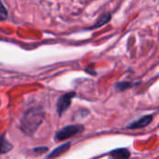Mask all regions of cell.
Segmentation results:
<instances>
[{"instance_id":"7","label":"cell","mask_w":159,"mask_h":159,"mask_svg":"<svg viewBox=\"0 0 159 159\" xmlns=\"http://www.w3.org/2000/svg\"><path fill=\"white\" fill-rule=\"evenodd\" d=\"M13 149V145L7 140L6 134L3 133L0 136V155H5Z\"/></svg>"},{"instance_id":"8","label":"cell","mask_w":159,"mask_h":159,"mask_svg":"<svg viewBox=\"0 0 159 159\" xmlns=\"http://www.w3.org/2000/svg\"><path fill=\"white\" fill-rule=\"evenodd\" d=\"M110 20H111V14H110V13H105V14H103V15L97 20V22L95 23V25H93V26H91L90 28H89V30H94V29L100 28V27L105 25L106 23H108Z\"/></svg>"},{"instance_id":"2","label":"cell","mask_w":159,"mask_h":159,"mask_svg":"<svg viewBox=\"0 0 159 159\" xmlns=\"http://www.w3.org/2000/svg\"><path fill=\"white\" fill-rule=\"evenodd\" d=\"M83 129H84V127L82 125H69V126H66V127L62 128L61 129H60L55 134V140L58 141V142L67 140V139L78 134L79 132H81L83 130Z\"/></svg>"},{"instance_id":"6","label":"cell","mask_w":159,"mask_h":159,"mask_svg":"<svg viewBox=\"0 0 159 159\" xmlns=\"http://www.w3.org/2000/svg\"><path fill=\"white\" fill-rule=\"evenodd\" d=\"M130 153L126 148H118L109 154V159H129Z\"/></svg>"},{"instance_id":"5","label":"cell","mask_w":159,"mask_h":159,"mask_svg":"<svg viewBox=\"0 0 159 159\" xmlns=\"http://www.w3.org/2000/svg\"><path fill=\"white\" fill-rule=\"evenodd\" d=\"M71 147V143L70 142H67L63 144H61L60 146L56 147L54 150H52V152H50L48 156H47V158L48 159H53L63 155L65 152H67Z\"/></svg>"},{"instance_id":"10","label":"cell","mask_w":159,"mask_h":159,"mask_svg":"<svg viewBox=\"0 0 159 159\" xmlns=\"http://www.w3.org/2000/svg\"><path fill=\"white\" fill-rule=\"evenodd\" d=\"M7 17V11L6 7H4L2 1L0 0V21L6 20Z\"/></svg>"},{"instance_id":"12","label":"cell","mask_w":159,"mask_h":159,"mask_svg":"<svg viewBox=\"0 0 159 159\" xmlns=\"http://www.w3.org/2000/svg\"><path fill=\"white\" fill-rule=\"evenodd\" d=\"M0 105H1V101H0Z\"/></svg>"},{"instance_id":"4","label":"cell","mask_w":159,"mask_h":159,"mask_svg":"<svg viewBox=\"0 0 159 159\" xmlns=\"http://www.w3.org/2000/svg\"><path fill=\"white\" fill-rule=\"evenodd\" d=\"M153 120V116L152 115H147L144 116H142L141 118L133 121L131 124L127 126V129H142V128H145L147 127Z\"/></svg>"},{"instance_id":"3","label":"cell","mask_w":159,"mask_h":159,"mask_svg":"<svg viewBox=\"0 0 159 159\" xmlns=\"http://www.w3.org/2000/svg\"><path fill=\"white\" fill-rule=\"evenodd\" d=\"M75 96V92H68L63 95H61L58 102H57V113L60 116L63 115V113L70 107L72 99Z\"/></svg>"},{"instance_id":"9","label":"cell","mask_w":159,"mask_h":159,"mask_svg":"<svg viewBox=\"0 0 159 159\" xmlns=\"http://www.w3.org/2000/svg\"><path fill=\"white\" fill-rule=\"evenodd\" d=\"M138 83H132V82H129V81H122V82H118L115 85V89L117 90V91H125L129 89H131L132 87L136 86Z\"/></svg>"},{"instance_id":"11","label":"cell","mask_w":159,"mask_h":159,"mask_svg":"<svg viewBox=\"0 0 159 159\" xmlns=\"http://www.w3.org/2000/svg\"><path fill=\"white\" fill-rule=\"evenodd\" d=\"M34 151L36 152V153L37 152L38 153H44V152L48 151V147H45V146H43V147H37V148H34Z\"/></svg>"},{"instance_id":"1","label":"cell","mask_w":159,"mask_h":159,"mask_svg":"<svg viewBox=\"0 0 159 159\" xmlns=\"http://www.w3.org/2000/svg\"><path fill=\"white\" fill-rule=\"evenodd\" d=\"M45 117V114L42 108L34 107L27 110L20 120V129L28 136H32L35 133L37 129L42 124Z\"/></svg>"}]
</instances>
